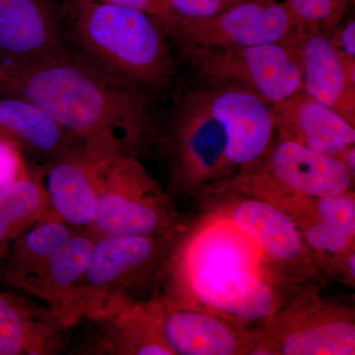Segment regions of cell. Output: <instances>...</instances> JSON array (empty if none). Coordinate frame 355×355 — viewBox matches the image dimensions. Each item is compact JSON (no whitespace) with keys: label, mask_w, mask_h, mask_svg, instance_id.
Here are the masks:
<instances>
[{"label":"cell","mask_w":355,"mask_h":355,"mask_svg":"<svg viewBox=\"0 0 355 355\" xmlns=\"http://www.w3.org/2000/svg\"><path fill=\"white\" fill-rule=\"evenodd\" d=\"M0 93L36 105L94 150L139 157L157 147L153 96L121 85L71 51L39 64H0Z\"/></svg>","instance_id":"1"},{"label":"cell","mask_w":355,"mask_h":355,"mask_svg":"<svg viewBox=\"0 0 355 355\" xmlns=\"http://www.w3.org/2000/svg\"><path fill=\"white\" fill-rule=\"evenodd\" d=\"M60 25L71 53L121 85L153 97L176 86L180 71L169 37L150 14L74 0Z\"/></svg>","instance_id":"2"},{"label":"cell","mask_w":355,"mask_h":355,"mask_svg":"<svg viewBox=\"0 0 355 355\" xmlns=\"http://www.w3.org/2000/svg\"><path fill=\"white\" fill-rule=\"evenodd\" d=\"M354 180L335 156L277 139L260 160L212 184L200 200L224 193L259 198L284 210L301 229L315 218L317 198L354 191Z\"/></svg>","instance_id":"3"},{"label":"cell","mask_w":355,"mask_h":355,"mask_svg":"<svg viewBox=\"0 0 355 355\" xmlns=\"http://www.w3.org/2000/svg\"><path fill=\"white\" fill-rule=\"evenodd\" d=\"M181 233L96 237L87 268L62 313L65 328L144 302L140 294L157 279Z\"/></svg>","instance_id":"4"},{"label":"cell","mask_w":355,"mask_h":355,"mask_svg":"<svg viewBox=\"0 0 355 355\" xmlns=\"http://www.w3.org/2000/svg\"><path fill=\"white\" fill-rule=\"evenodd\" d=\"M156 150L167 166L168 193L193 200L234 174L226 156V135L212 113L203 84L178 94L169 118L160 125Z\"/></svg>","instance_id":"5"},{"label":"cell","mask_w":355,"mask_h":355,"mask_svg":"<svg viewBox=\"0 0 355 355\" xmlns=\"http://www.w3.org/2000/svg\"><path fill=\"white\" fill-rule=\"evenodd\" d=\"M94 162L98 209L88 232L102 236H162L181 228L170 196L132 154L89 148Z\"/></svg>","instance_id":"6"},{"label":"cell","mask_w":355,"mask_h":355,"mask_svg":"<svg viewBox=\"0 0 355 355\" xmlns=\"http://www.w3.org/2000/svg\"><path fill=\"white\" fill-rule=\"evenodd\" d=\"M298 35L282 43L230 48L178 44L200 84L249 91L272 105L302 88Z\"/></svg>","instance_id":"7"},{"label":"cell","mask_w":355,"mask_h":355,"mask_svg":"<svg viewBox=\"0 0 355 355\" xmlns=\"http://www.w3.org/2000/svg\"><path fill=\"white\" fill-rule=\"evenodd\" d=\"M319 288L295 292L263 324L251 355H354V306L329 300Z\"/></svg>","instance_id":"8"},{"label":"cell","mask_w":355,"mask_h":355,"mask_svg":"<svg viewBox=\"0 0 355 355\" xmlns=\"http://www.w3.org/2000/svg\"><path fill=\"white\" fill-rule=\"evenodd\" d=\"M291 286L253 270L209 266L169 275L167 291L163 294L261 328L295 293L287 292Z\"/></svg>","instance_id":"9"},{"label":"cell","mask_w":355,"mask_h":355,"mask_svg":"<svg viewBox=\"0 0 355 355\" xmlns=\"http://www.w3.org/2000/svg\"><path fill=\"white\" fill-rule=\"evenodd\" d=\"M211 202L209 216L225 219L260 250L272 272L291 286L319 284L317 268L300 228L284 210L259 198L224 193L202 198Z\"/></svg>","instance_id":"10"},{"label":"cell","mask_w":355,"mask_h":355,"mask_svg":"<svg viewBox=\"0 0 355 355\" xmlns=\"http://www.w3.org/2000/svg\"><path fill=\"white\" fill-rule=\"evenodd\" d=\"M175 44L230 48L282 43L302 30L286 2L246 0L218 15L162 22Z\"/></svg>","instance_id":"11"},{"label":"cell","mask_w":355,"mask_h":355,"mask_svg":"<svg viewBox=\"0 0 355 355\" xmlns=\"http://www.w3.org/2000/svg\"><path fill=\"white\" fill-rule=\"evenodd\" d=\"M159 335L174 355H251L261 328L153 292L146 301Z\"/></svg>","instance_id":"12"},{"label":"cell","mask_w":355,"mask_h":355,"mask_svg":"<svg viewBox=\"0 0 355 355\" xmlns=\"http://www.w3.org/2000/svg\"><path fill=\"white\" fill-rule=\"evenodd\" d=\"M180 241L175 243L162 266L169 275L209 266H229L263 273L284 282L272 272L256 245L225 219L209 214Z\"/></svg>","instance_id":"13"},{"label":"cell","mask_w":355,"mask_h":355,"mask_svg":"<svg viewBox=\"0 0 355 355\" xmlns=\"http://www.w3.org/2000/svg\"><path fill=\"white\" fill-rule=\"evenodd\" d=\"M207 87L212 113L225 132L229 164L234 173L250 167L260 160L277 140L270 105L243 89Z\"/></svg>","instance_id":"14"},{"label":"cell","mask_w":355,"mask_h":355,"mask_svg":"<svg viewBox=\"0 0 355 355\" xmlns=\"http://www.w3.org/2000/svg\"><path fill=\"white\" fill-rule=\"evenodd\" d=\"M49 210L77 230L95 220L98 191L92 154L83 142H70L39 170Z\"/></svg>","instance_id":"15"},{"label":"cell","mask_w":355,"mask_h":355,"mask_svg":"<svg viewBox=\"0 0 355 355\" xmlns=\"http://www.w3.org/2000/svg\"><path fill=\"white\" fill-rule=\"evenodd\" d=\"M69 51L62 25L38 0H0V64H39Z\"/></svg>","instance_id":"16"},{"label":"cell","mask_w":355,"mask_h":355,"mask_svg":"<svg viewBox=\"0 0 355 355\" xmlns=\"http://www.w3.org/2000/svg\"><path fill=\"white\" fill-rule=\"evenodd\" d=\"M277 139L336 156L355 146V127L303 88L270 105Z\"/></svg>","instance_id":"17"},{"label":"cell","mask_w":355,"mask_h":355,"mask_svg":"<svg viewBox=\"0 0 355 355\" xmlns=\"http://www.w3.org/2000/svg\"><path fill=\"white\" fill-rule=\"evenodd\" d=\"M302 88L355 127V69L343 62L330 33L301 32Z\"/></svg>","instance_id":"18"},{"label":"cell","mask_w":355,"mask_h":355,"mask_svg":"<svg viewBox=\"0 0 355 355\" xmlns=\"http://www.w3.org/2000/svg\"><path fill=\"white\" fill-rule=\"evenodd\" d=\"M65 329L49 306L0 291V355L60 354Z\"/></svg>","instance_id":"19"},{"label":"cell","mask_w":355,"mask_h":355,"mask_svg":"<svg viewBox=\"0 0 355 355\" xmlns=\"http://www.w3.org/2000/svg\"><path fill=\"white\" fill-rule=\"evenodd\" d=\"M95 239L88 231H76L55 253L21 280L16 288L41 299L62 321L70 296L87 268Z\"/></svg>","instance_id":"20"},{"label":"cell","mask_w":355,"mask_h":355,"mask_svg":"<svg viewBox=\"0 0 355 355\" xmlns=\"http://www.w3.org/2000/svg\"><path fill=\"white\" fill-rule=\"evenodd\" d=\"M300 230L320 272L334 279L343 254L355 249L354 190L317 198L315 218Z\"/></svg>","instance_id":"21"},{"label":"cell","mask_w":355,"mask_h":355,"mask_svg":"<svg viewBox=\"0 0 355 355\" xmlns=\"http://www.w3.org/2000/svg\"><path fill=\"white\" fill-rule=\"evenodd\" d=\"M0 139L35 157H55L73 141L46 112L13 96L0 99Z\"/></svg>","instance_id":"22"},{"label":"cell","mask_w":355,"mask_h":355,"mask_svg":"<svg viewBox=\"0 0 355 355\" xmlns=\"http://www.w3.org/2000/svg\"><path fill=\"white\" fill-rule=\"evenodd\" d=\"M94 322L102 324L91 347L95 354L174 355L159 335L146 301Z\"/></svg>","instance_id":"23"},{"label":"cell","mask_w":355,"mask_h":355,"mask_svg":"<svg viewBox=\"0 0 355 355\" xmlns=\"http://www.w3.org/2000/svg\"><path fill=\"white\" fill-rule=\"evenodd\" d=\"M77 231L50 210L12 243L0 261V282L15 287Z\"/></svg>","instance_id":"24"},{"label":"cell","mask_w":355,"mask_h":355,"mask_svg":"<svg viewBox=\"0 0 355 355\" xmlns=\"http://www.w3.org/2000/svg\"><path fill=\"white\" fill-rule=\"evenodd\" d=\"M48 209L39 171L0 189V261L12 243Z\"/></svg>","instance_id":"25"},{"label":"cell","mask_w":355,"mask_h":355,"mask_svg":"<svg viewBox=\"0 0 355 355\" xmlns=\"http://www.w3.org/2000/svg\"><path fill=\"white\" fill-rule=\"evenodd\" d=\"M303 32L331 33L342 23L352 0H284Z\"/></svg>","instance_id":"26"},{"label":"cell","mask_w":355,"mask_h":355,"mask_svg":"<svg viewBox=\"0 0 355 355\" xmlns=\"http://www.w3.org/2000/svg\"><path fill=\"white\" fill-rule=\"evenodd\" d=\"M243 1L246 0H168L170 17L167 21L174 18L202 19L212 17Z\"/></svg>","instance_id":"27"},{"label":"cell","mask_w":355,"mask_h":355,"mask_svg":"<svg viewBox=\"0 0 355 355\" xmlns=\"http://www.w3.org/2000/svg\"><path fill=\"white\" fill-rule=\"evenodd\" d=\"M22 155L14 144L0 139V189L30 174Z\"/></svg>","instance_id":"28"},{"label":"cell","mask_w":355,"mask_h":355,"mask_svg":"<svg viewBox=\"0 0 355 355\" xmlns=\"http://www.w3.org/2000/svg\"><path fill=\"white\" fill-rule=\"evenodd\" d=\"M331 38L343 62L355 69V21L349 20L345 26L330 33Z\"/></svg>","instance_id":"29"},{"label":"cell","mask_w":355,"mask_h":355,"mask_svg":"<svg viewBox=\"0 0 355 355\" xmlns=\"http://www.w3.org/2000/svg\"><path fill=\"white\" fill-rule=\"evenodd\" d=\"M87 1L103 2V3L139 9L144 12L150 14L153 17L158 18L162 22H165L170 17L168 0H87Z\"/></svg>","instance_id":"30"},{"label":"cell","mask_w":355,"mask_h":355,"mask_svg":"<svg viewBox=\"0 0 355 355\" xmlns=\"http://www.w3.org/2000/svg\"><path fill=\"white\" fill-rule=\"evenodd\" d=\"M347 168L350 174L355 178V146L347 147V149L335 156Z\"/></svg>","instance_id":"31"}]
</instances>
